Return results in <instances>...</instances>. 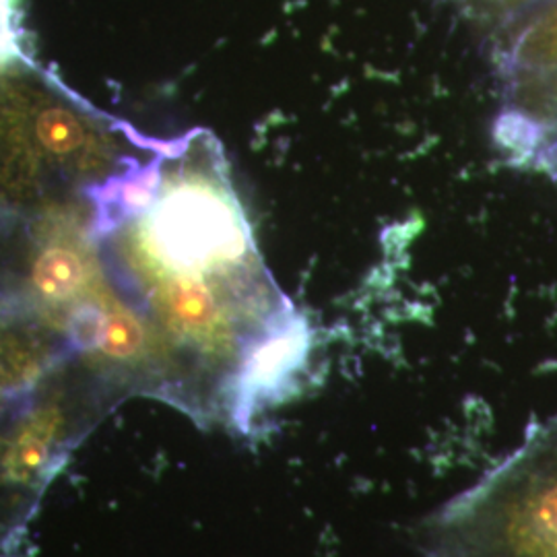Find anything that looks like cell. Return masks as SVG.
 <instances>
[{
	"mask_svg": "<svg viewBox=\"0 0 557 557\" xmlns=\"http://www.w3.org/2000/svg\"><path fill=\"white\" fill-rule=\"evenodd\" d=\"M156 145L151 199L94 242L158 343L170 405L250 434L296 388L314 329L262 260L220 140L197 128Z\"/></svg>",
	"mask_w": 557,
	"mask_h": 557,
	"instance_id": "6da1fadb",
	"label": "cell"
},
{
	"mask_svg": "<svg viewBox=\"0 0 557 557\" xmlns=\"http://www.w3.org/2000/svg\"><path fill=\"white\" fill-rule=\"evenodd\" d=\"M29 299L0 298V515L38 502L94 413L50 393L48 379L73 356Z\"/></svg>",
	"mask_w": 557,
	"mask_h": 557,
	"instance_id": "7a4b0ae2",
	"label": "cell"
},
{
	"mask_svg": "<svg viewBox=\"0 0 557 557\" xmlns=\"http://www.w3.org/2000/svg\"><path fill=\"white\" fill-rule=\"evenodd\" d=\"M416 545L425 557H557V416L421 518Z\"/></svg>",
	"mask_w": 557,
	"mask_h": 557,
	"instance_id": "3957f363",
	"label": "cell"
},
{
	"mask_svg": "<svg viewBox=\"0 0 557 557\" xmlns=\"http://www.w3.org/2000/svg\"><path fill=\"white\" fill-rule=\"evenodd\" d=\"M100 296L98 262L87 242L71 238L66 230L46 232L29 260L25 298L64 329L73 310Z\"/></svg>",
	"mask_w": 557,
	"mask_h": 557,
	"instance_id": "277c9868",
	"label": "cell"
},
{
	"mask_svg": "<svg viewBox=\"0 0 557 557\" xmlns=\"http://www.w3.org/2000/svg\"><path fill=\"white\" fill-rule=\"evenodd\" d=\"M541 2H547V0H498L502 11H504L510 20H515L520 13H524V11L533 9V7H537Z\"/></svg>",
	"mask_w": 557,
	"mask_h": 557,
	"instance_id": "5b68a950",
	"label": "cell"
}]
</instances>
